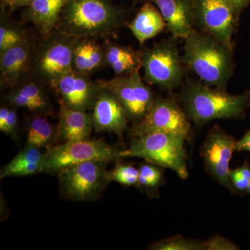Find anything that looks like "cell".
Segmentation results:
<instances>
[{
  "mask_svg": "<svg viewBox=\"0 0 250 250\" xmlns=\"http://www.w3.org/2000/svg\"><path fill=\"white\" fill-rule=\"evenodd\" d=\"M161 167L146 161L140 166L137 187L141 188L150 197L159 195L158 189L163 180V171Z\"/></svg>",
  "mask_w": 250,
  "mask_h": 250,
  "instance_id": "obj_23",
  "label": "cell"
},
{
  "mask_svg": "<svg viewBox=\"0 0 250 250\" xmlns=\"http://www.w3.org/2000/svg\"><path fill=\"white\" fill-rule=\"evenodd\" d=\"M106 61L111 66L115 62L125 59L139 58V52H136L131 47H124L115 43H108L104 48Z\"/></svg>",
  "mask_w": 250,
  "mask_h": 250,
  "instance_id": "obj_26",
  "label": "cell"
},
{
  "mask_svg": "<svg viewBox=\"0 0 250 250\" xmlns=\"http://www.w3.org/2000/svg\"><path fill=\"white\" fill-rule=\"evenodd\" d=\"M6 100L13 107L26 108L36 115L43 116L52 112L49 97L36 82L19 85L6 95Z\"/></svg>",
  "mask_w": 250,
  "mask_h": 250,
  "instance_id": "obj_18",
  "label": "cell"
},
{
  "mask_svg": "<svg viewBox=\"0 0 250 250\" xmlns=\"http://www.w3.org/2000/svg\"><path fill=\"white\" fill-rule=\"evenodd\" d=\"M125 148L103 139H85L60 143L47 149L42 172L58 174L70 166L87 162H113L121 159Z\"/></svg>",
  "mask_w": 250,
  "mask_h": 250,
  "instance_id": "obj_5",
  "label": "cell"
},
{
  "mask_svg": "<svg viewBox=\"0 0 250 250\" xmlns=\"http://www.w3.org/2000/svg\"><path fill=\"white\" fill-rule=\"evenodd\" d=\"M184 135L156 132L134 138L129 147L120 154L121 158L137 157L161 167L173 170L181 179L188 176Z\"/></svg>",
  "mask_w": 250,
  "mask_h": 250,
  "instance_id": "obj_4",
  "label": "cell"
},
{
  "mask_svg": "<svg viewBox=\"0 0 250 250\" xmlns=\"http://www.w3.org/2000/svg\"><path fill=\"white\" fill-rule=\"evenodd\" d=\"M139 170L131 164H117L111 170L108 172L110 182H115L126 187H137Z\"/></svg>",
  "mask_w": 250,
  "mask_h": 250,
  "instance_id": "obj_25",
  "label": "cell"
},
{
  "mask_svg": "<svg viewBox=\"0 0 250 250\" xmlns=\"http://www.w3.org/2000/svg\"><path fill=\"white\" fill-rule=\"evenodd\" d=\"M239 16L230 0H194L195 25L231 49Z\"/></svg>",
  "mask_w": 250,
  "mask_h": 250,
  "instance_id": "obj_9",
  "label": "cell"
},
{
  "mask_svg": "<svg viewBox=\"0 0 250 250\" xmlns=\"http://www.w3.org/2000/svg\"><path fill=\"white\" fill-rule=\"evenodd\" d=\"M58 126L56 127L43 116L36 115L28 126L25 146L46 149L59 143Z\"/></svg>",
  "mask_w": 250,
  "mask_h": 250,
  "instance_id": "obj_22",
  "label": "cell"
},
{
  "mask_svg": "<svg viewBox=\"0 0 250 250\" xmlns=\"http://www.w3.org/2000/svg\"><path fill=\"white\" fill-rule=\"evenodd\" d=\"M123 21V12L109 0H70L57 25L67 36L85 39L112 34Z\"/></svg>",
  "mask_w": 250,
  "mask_h": 250,
  "instance_id": "obj_3",
  "label": "cell"
},
{
  "mask_svg": "<svg viewBox=\"0 0 250 250\" xmlns=\"http://www.w3.org/2000/svg\"><path fill=\"white\" fill-rule=\"evenodd\" d=\"M34 1V0H1V3L3 7L14 10L22 6H28Z\"/></svg>",
  "mask_w": 250,
  "mask_h": 250,
  "instance_id": "obj_31",
  "label": "cell"
},
{
  "mask_svg": "<svg viewBox=\"0 0 250 250\" xmlns=\"http://www.w3.org/2000/svg\"><path fill=\"white\" fill-rule=\"evenodd\" d=\"M139 69L128 75L98 82L100 87L111 91L119 100L129 120L136 123L147 114L156 99L152 90L143 83Z\"/></svg>",
  "mask_w": 250,
  "mask_h": 250,
  "instance_id": "obj_10",
  "label": "cell"
},
{
  "mask_svg": "<svg viewBox=\"0 0 250 250\" xmlns=\"http://www.w3.org/2000/svg\"><path fill=\"white\" fill-rule=\"evenodd\" d=\"M236 11L241 14L243 9L250 4V0H230Z\"/></svg>",
  "mask_w": 250,
  "mask_h": 250,
  "instance_id": "obj_33",
  "label": "cell"
},
{
  "mask_svg": "<svg viewBox=\"0 0 250 250\" xmlns=\"http://www.w3.org/2000/svg\"><path fill=\"white\" fill-rule=\"evenodd\" d=\"M182 62L210 87L226 90L235 62L233 49L213 36L193 29L187 36Z\"/></svg>",
  "mask_w": 250,
  "mask_h": 250,
  "instance_id": "obj_2",
  "label": "cell"
},
{
  "mask_svg": "<svg viewBox=\"0 0 250 250\" xmlns=\"http://www.w3.org/2000/svg\"><path fill=\"white\" fill-rule=\"evenodd\" d=\"M45 153L41 148L25 146L0 171V179L10 177H26L42 172Z\"/></svg>",
  "mask_w": 250,
  "mask_h": 250,
  "instance_id": "obj_20",
  "label": "cell"
},
{
  "mask_svg": "<svg viewBox=\"0 0 250 250\" xmlns=\"http://www.w3.org/2000/svg\"><path fill=\"white\" fill-rule=\"evenodd\" d=\"M204 250H236L239 248L232 242L229 241L223 236L211 237L208 241L203 242Z\"/></svg>",
  "mask_w": 250,
  "mask_h": 250,
  "instance_id": "obj_28",
  "label": "cell"
},
{
  "mask_svg": "<svg viewBox=\"0 0 250 250\" xmlns=\"http://www.w3.org/2000/svg\"><path fill=\"white\" fill-rule=\"evenodd\" d=\"M236 141L218 125L210 129L201 148L208 173L231 192L235 191L229 177V162L236 151Z\"/></svg>",
  "mask_w": 250,
  "mask_h": 250,
  "instance_id": "obj_12",
  "label": "cell"
},
{
  "mask_svg": "<svg viewBox=\"0 0 250 250\" xmlns=\"http://www.w3.org/2000/svg\"><path fill=\"white\" fill-rule=\"evenodd\" d=\"M165 27L166 22L162 15L151 2L143 5L134 21L129 24L130 31L141 45L155 37Z\"/></svg>",
  "mask_w": 250,
  "mask_h": 250,
  "instance_id": "obj_21",
  "label": "cell"
},
{
  "mask_svg": "<svg viewBox=\"0 0 250 250\" xmlns=\"http://www.w3.org/2000/svg\"><path fill=\"white\" fill-rule=\"evenodd\" d=\"M93 110L92 120L95 131L123 136L129 118L123 105L111 91L101 87Z\"/></svg>",
  "mask_w": 250,
  "mask_h": 250,
  "instance_id": "obj_14",
  "label": "cell"
},
{
  "mask_svg": "<svg viewBox=\"0 0 250 250\" xmlns=\"http://www.w3.org/2000/svg\"><path fill=\"white\" fill-rule=\"evenodd\" d=\"M148 250H203V242L187 239L177 236L164 241L156 242L149 246Z\"/></svg>",
  "mask_w": 250,
  "mask_h": 250,
  "instance_id": "obj_24",
  "label": "cell"
},
{
  "mask_svg": "<svg viewBox=\"0 0 250 250\" xmlns=\"http://www.w3.org/2000/svg\"><path fill=\"white\" fill-rule=\"evenodd\" d=\"M229 177L235 189L240 190V191H244V190H248L250 181L243 177L241 173L238 172V169L230 170Z\"/></svg>",
  "mask_w": 250,
  "mask_h": 250,
  "instance_id": "obj_30",
  "label": "cell"
},
{
  "mask_svg": "<svg viewBox=\"0 0 250 250\" xmlns=\"http://www.w3.org/2000/svg\"><path fill=\"white\" fill-rule=\"evenodd\" d=\"M179 100L188 119L202 125L217 119L244 118L250 107V90L230 95L200 81L189 80L182 87Z\"/></svg>",
  "mask_w": 250,
  "mask_h": 250,
  "instance_id": "obj_1",
  "label": "cell"
},
{
  "mask_svg": "<svg viewBox=\"0 0 250 250\" xmlns=\"http://www.w3.org/2000/svg\"><path fill=\"white\" fill-rule=\"evenodd\" d=\"M18 118L17 112L14 108H10L7 119L3 126H0V131L14 140L18 138Z\"/></svg>",
  "mask_w": 250,
  "mask_h": 250,
  "instance_id": "obj_29",
  "label": "cell"
},
{
  "mask_svg": "<svg viewBox=\"0 0 250 250\" xmlns=\"http://www.w3.org/2000/svg\"><path fill=\"white\" fill-rule=\"evenodd\" d=\"M78 40L60 30L47 36L34 59L36 75L51 85L74 70V49Z\"/></svg>",
  "mask_w": 250,
  "mask_h": 250,
  "instance_id": "obj_8",
  "label": "cell"
},
{
  "mask_svg": "<svg viewBox=\"0 0 250 250\" xmlns=\"http://www.w3.org/2000/svg\"><path fill=\"white\" fill-rule=\"evenodd\" d=\"M190 122L184 109L172 98H156L147 114L130 129L133 138L156 132L188 136Z\"/></svg>",
  "mask_w": 250,
  "mask_h": 250,
  "instance_id": "obj_11",
  "label": "cell"
},
{
  "mask_svg": "<svg viewBox=\"0 0 250 250\" xmlns=\"http://www.w3.org/2000/svg\"><path fill=\"white\" fill-rule=\"evenodd\" d=\"M247 191L249 192V193L250 194V183L249 184V187H248V190H247Z\"/></svg>",
  "mask_w": 250,
  "mask_h": 250,
  "instance_id": "obj_34",
  "label": "cell"
},
{
  "mask_svg": "<svg viewBox=\"0 0 250 250\" xmlns=\"http://www.w3.org/2000/svg\"><path fill=\"white\" fill-rule=\"evenodd\" d=\"M59 140L62 143L90 139L93 129L92 115L67 107L59 100Z\"/></svg>",
  "mask_w": 250,
  "mask_h": 250,
  "instance_id": "obj_17",
  "label": "cell"
},
{
  "mask_svg": "<svg viewBox=\"0 0 250 250\" xmlns=\"http://www.w3.org/2000/svg\"><path fill=\"white\" fill-rule=\"evenodd\" d=\"M139 53L146 82L166 90H172L182 83L184 70L175 41H161Z\"/></svg>",
  "mask_w": 250,
  "mask_h": 250,
  "instance_id": "obj_7",
  "label": "cell"
},
{
  "mask_svg": "<svg viewBox=\"0 0 250 250\" xmlns=\"http://www.w3.org/2000/svg\"><path fill=\"white\" fill-rule=\"evenodd\" d=\"M236 151L250 152V131H248L241 140L236 141Z\"/></svg>",
  "mask_w": 250,
  "mask_h": 250,
  "instance_id": "obj_32",
  "label": "cell"
},
{
  "mask_svg": "<svg viewBox=\"0 0 250 250\" xmlns=\"http://www.w3.org/2000/svg\"><path fill=\"white\" fill-rule=\"evenodd\" d=\"M67 107L86 112L93 108L101 87L84 74L72 70L50 85Z\"/></svg>",
  "mask_w": 250,
  "mask_h": 250,
  "instance_id": "obj_13",
  "label": "cell"
},
{
  "mask_svg": "<svg viewBox=\"0 0 250 250\" xmlns=\"http://www.w3.org/2000/svg\"><path fill=\"white\" fill-rule=\"evenodd\" d=\"M25 38L21 31L1 24L0 27V52L18 45Z\"/></svg>",
  "mask_w": 250,
  "mask_h": 250,
  "instance_id": "obj_27",
  "label": "cell"
},
{
  "mask_svg": "<svg viewBox=\"0 0 250 250\" xmlns=\"http://www.w3.org/2000/svg\"><path fill=\"white\" fill-rule=\"evenodd\" d=\"M30 45L26 39L0 52V79L3 87L14 88L27 75L31 62Z\"/></svg>",
  "mask_w": 250,
  "mask_h": 250,
  "instance_id": "obj_16",
  "label": "cell"
},
{
  "mask_svg": "<svg viewBox=\"0 0 250 250\" xmlns=\"http://www.w3.org/2000/svg\"><path fill=\"white\" fill-rule=\"evenodd\" d=\"M159 9L174 39H186L194 29V0H147Z\"/></svg>",
  "mask_w": 250,
  "mask_h": 250,
  "instance_id": "obj_15",
  "label": "cell"
},
{
  "mask_svg": "<svg viewBox=\"0 0 250 250\" xmlns=\"http://www.w3.org/2000/svg\"><path fill=\"white\" fill-rule=\"evenodd\" d=\"M70 0H34L27 6L25 18L43 36H49L58 24L61 13Z\"/></svg>",
  "mask_w": 250,
  "mask_h": 250,
  "instance_id": "obj_19",
  "label": "cell"
},
{
  "mask_svg": "<svg viewBox=\"0 0 250 250\" xmlns=\"http://www.w3.org/2000/svg\"><path fill=\"white\" fill-rule=\"evenodd\" d=\"M108 163L87 161L70 166L59 172L61 194L73 201L97 200L110 183Z\"/></svg>",
  "mask_w": 250,
  "mask_h": 250,
  "instance_id": "obj_6",
  "label": "cell"
}]
</instances>
